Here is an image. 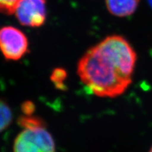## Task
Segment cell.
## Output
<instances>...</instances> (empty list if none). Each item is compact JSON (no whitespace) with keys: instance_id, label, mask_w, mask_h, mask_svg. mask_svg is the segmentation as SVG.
Masks as SVG:
<instances>
[{"instance_id":"6da1fadb","label":"cell","mask_w":152,"mask_h":152,"mask_svg":"<svg viewBox=\"0 0 152 152\" xmlns=\"http://www.w3.org/2000/svg\"><path fill=\"white\" fill-rule=\"evenodd\" d=\"M137 56L126 39L110 36L87 52L80 60L78 74L93 94L115 97L130 85Z\"/></svg>"},{"instance_id":"7a4b0ae2","label":"cell","mask_w":152,"mask_h":152,"mask_svg":"<svg viewBox=\"0 0 152 152\" xmlns=\"http://www.w3.org/2000/svg\"><path fill=\"white\" fill-rule=\"evenodd\" d=\"M14 152H55L52 134L45 128L23 129L16 137Z\"/></svg>"},{"instance_id":"3957f363","label":"cell","mask_w":152,"mask_h":152,"mask_svg":"<svg viewBox=\"0 0 152 152\" xmlns=\"http://www.w3.org/2000/svg\"><path fill=\"white\" fill-rule=\"evenodd\" d=\"M28 39L21 30L13 26L0 28V50L6 58L18 60L28 51Z\"/></svg>"},{"instance_id":"277c9868","label":"cell","mask_w":152,"mask_h":152,"mask_svg":"<svg viewBox=\"0 0 152 152\" xmlns=\"http://www.w3.org/2000/svg\"><path fill=\"white\" fill-rule=\"evenodd\" d=\"M12 11L20 24L28 27H39L46 19V1L18 0Z\"/></svg>"},{"instance_id":"5b68a950","label":"cell","mask_w":152,"mask_h":152,"mask_svg":"<svg viewBox=\"0 0 152 152\" xmlns=\"http://www.w3.org/2000/svg\"><path fill=\"white\" fill-rule=\"evenodd\" d=\"M140 0H106L108 10L118 17H125L132 14L137 8Z\"/></svg>"},{"instance_id":"8992f818","label":"cell","mask_w":152,"mask_h":152,"mask_svg":"<svg viewBox=\"0 0 152 152\" xmlns=\"http://www.w3.org/2000/svg\"><path fill=\"white\" fill-rule=\"evenodd\" d=\"M13 119L11 109L4 101L0 99V132L11 125Z\"/></svg>"},{"instance_id":"52a82bcc","label":"cell","mask_w":152,"mask_h":152,"mask_svg":"<svg viewBox=\"0 0 152 152\" xmlns=\"http://www.w3.org/2000/svg\"><path fill=\"white\" fill-rule=\"evenodd\" d=\"M18 124L23 129H33L45 128V122L38 117L30 115H23L18 119Z\"/></svg>"},{"instance_id":"ba28073f","label":"cell","mask_w":152,"mask_h":152,"mask_svg":"<svg viewBox=\"0 0 152 152\" xmlns=\"http://www.w3.org/2000/svg\"><path fill=\"white\" fill-rule=\"evenodd\" d=\"M18 0H0V9L12 11Z\"/></svg>"},{"instance_id":"9c48e42d","label":"cell","mask_w":152,"mask_h":152,"mask_svg":"<svg viewBox=\"0 0 152 152\" xmlns=\"http://www.w3.org/2000/svg\"><path fill=\"white\" fill-rule=\"evenodd\" d=\"M34 104L30 102H25V103L23 104V111L24 112L25 115H32L33 112L34 111Z\"/></svg>"},{"instance_id":"30bf717a","label":"cell","mask_w":152,"mask_h":152,"mask_svg":"<svg viewBox=\"0 0 152 152\" xmlns=\"http://www.w3.org/2000/svg\"><path fill=\"white\" fill-rule=\"evenodd\" d=\"M148 2H149V5L151 6V7L152 8V0H148Z\"/></svg>"},{"instance_id":"8fae6325","label":"cell","mask_w":152,"mask_h":152,"mask_svg":"<svg viewBox=\"0 0 152 152\" xmlns=\"http://www.w3.org/2000/svg\"><path fill=\"white\" fill-rule=\"evenodd\" d=\"M149 152H152V147H151V149H149Z\"/></svg>"}]
</instances>
